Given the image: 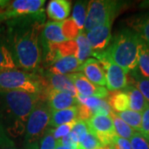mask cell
<instances>
[{"mask_svg":"<svg viewBox=\"0 0 149 149\" xmlns=\"http://www.w3.org/2000/svg\"><path fill=\"white\" fill-rule=\"evenodd\" d=\"M45 12L14 18L5 23L11 52L17 67L34 73L42 61L41 35L45 26Z\"/></svg>","mask_w":149,"mask_h":149,"instance_id":"1","label":"cell"},{"mask_svg":"<svg viewBox=\"0 0 149 149\" xmlns=\"http://www.w3.org/2000/svg\"><path fill=\"white\" fill-rule=\"evenodd\" d=\"M42 99L23 91L0 92V123L7 134L15 138L25 133L29 115Z\"/></svg>","mask_w":149,"mask_h":149,"instance_id":"2","label":"cell"},{"mask_svg":"<svg viewBox=\"0 0 149 149\" xmlns=\"http://www.w3.org/2000/svg\"><path fill=\"white\" fill-rule=\"evenodd\" d=\"M140 37L131 29H122L111 40L105 50L112 61L128 74L138 68Z\"/></svg>","mask_w":149,"mask_h":149,"instance_id":"3","label":"cell"},{"mask_svg":"<svg viewBox=\"0 0 149 149\" xmlns=\"http://www.w3.org/2000/svg\"><path fill=\"white\" fill-rule=\"evenodd\" d=\"M47 85L42 76L20 70H0V92L23 91L43 95Z\"/></svg>","mask_w":149,"mask_h":149,"instance_id":"4","label":"cell"},{"mask_svg":"<svg viewBox=\"0 0 149 149\" xmlns=\"http://www.w3.org/2000/svg\"><path fill=\"white\" fill-rule=\"evenodd\" d=\"M123 4L122 2L110 0H94L88 3L84 33L95 27L113 21Z\"/></svg>","mask_w":149,"mask_h":149,"instance_id":"5","label":"cell"},{"mask_svg":"<svg viewBox=\"0 0 149 149\" xmlns=\"http://www.w3.org/2000/svg\"><path fill=\"white\" fill-rule=\"evenodd\" d=\"M52 110L43 99L37 102L27 119L25 129V143L27 145L36 143L49 128Z\"/></svg>","mask_w":149,"mask_h":149,"instance_id":"6","label":"cell"},{"mask_svg":"<svg viewBox=\"0 0 149 149\" xmlns=\"http://www.w3.org/2000/svg\"><path fill=\"white\" fill-rule=\"evenodd\" d=\"M45 3L44 0L9 1L7 5L0 8V22L42 13Z\"/></svg>","mask_w":149,"mask_h":149,"instance_id":"7","label":"cell"},{"mask_svg":"<svg viewBox=\"0 0 149 149\" xmlns=\"http://www.w3.org/2000/svg\"><path fill=\"white\" fill-rule=\"evenodd\" d=\"M93 56H95L102 65L105 72L107 90L109 91H119L124 90L128 85V75L124 70L116 65L110 57L108 56L105 51L94 53Z\"/></svg>","mask_w":149,"mask_h":149,"instance_id":"8","label":"cell"},{"mask_svg":"<svg viewBox=\"0 0 149 149\" xmlns=\"http://www.w3.org/2000/svg\"><path fill=\"white\" fill-rule=\"evenodd\" d=\"M85 122L90 131L95 135L102 146L113 145L117 135L114 131L113 122L110 115L95 114Z\"/></svg>","mask_w":149,"mask_h":149,"instance_id":"9","label":"cell"},{"mask_svg":"<svg viewBox=\"0 0 149 149\" xmlns=\"http://www.w3.org/2000/svg\"><path fill=\"white\" fill-rule=\"evenodd\" d=\"M68 75L78 95L86 97H95L100 100H105L109 96V91L106 88L93 84L82 73L75 72Z\"/></svg>","mask_w":149,"mask_h":149,"instance_id":"10","label":"cell"},{"mask_svg":"<svg viewBox=\"0 0 149 149\" xmlns=\"http://www.w3.org/2000/svg\"><path fill=\"white\" fill-rule=\"evenodd\" d=\"M112 22L100 27H95L85 33L94 53L105 51L111 42Z\"/></svg>","mask_w":149,"mask_h":149,"instance_id":"11","label":"cell"},{"mask_svg":"<svg viewBox=\"0 0 149 149\" xmlns=\"http://www.w3.org/2000/svg\"><path fill=\"white\" fill-rule=\"evenodd\" d=\"M68 42L62 31V22H48L45 24L41 35L42 53L48 46Z\"/></svg>","mask_w":149,"mask_h":149,"instance_id":"12","label":"cell"},{"mask_svg":"<svg viewBox=\"0 0 149 149\" xmlns=\"http://www.w3.org/2000/svg\"><path fill=\"white\" fill-rule=\"evenodd\" d=\"M46 101L51 110H61L78 104L77 98L65 92L48 89L46 91Z\"/></svg>","mask_w":149,"mask_h":149,"instance_id":"13","label":"cell"},{"mask_svg":"<svg viewBox=\"0 0 149 149\" xmlns=\"http://www.w3.org/2000/svg\"><path fill=\"white\" fill-rule=\"evenodd\" d=\"M80 71L93 84L103 87L106 85L105 72L100 62L96 59H87L81 65Z\"/></svg>","mask_w":149,"mask_h":149,"instance_id":"14","label":"cell"},{"mask_svg":"<svg viewBox=\"0 0 149 149\" xmlns=\"http://www.w3.org/2000/svg\"><path fill=\"white\" fill-rule=\"evenodd\" d=\"M45 78L46 80H44V81L46 83L47 90L52 89L61 92H65L74 97L78 96V92L75 90L68 74H52L48 71L45 75Z\"/></svg>","mask_w":149,"mask_h":149,"instance_id":"15","label":"cell"},{"mask_svg":"<svg viewBox=\"0 0 149 149\" xmlns=\"http://www.w3.org/2000/svg\"><path fill=\"white\" fill-rule=\"evenodd\" d=\"M81 63L74 55L65 56L50 64L49 72L57 74H69L80 71Z\"/></svg>","mask_w":149,"mask_h":149,"instance_id":"16","label":"cell"},{"mask_svg":"<svg viewBox=\"0 0 149 149\" xmlns=\"http://www.w3.org/2000/svg\"><path fill=\"white\" fill-rule=\"evenodd\" d=\"M17 68L11 52L5 25H0V70Z\"/></svg>","mask_w":149,"mask_h":149,"instance_id":"17","label":"cell"},{"mask_svg":"<svg viewBox=\"0 0 149 149\" xmlns=\"http://www.w3.org/2000/svg\"><path fill=\"white\" fill-rule=\"evenodd\" d=\"M127 24L149 46V13L130 17L127 20Z\"/></svg>","mask_w":149,"mask_h":149,"instance_id":"18","label":"cell"},{"mask_svg":"<svg viewBox=\"0 0 149 149\" xmlns=\"http://www.w3.org/2000/svg\"><path fill=\"white\" fill-rule=\"evenodd\" d=\"M48 17L55 22L65 21L70 13V2L67 0H52L47 8Z\"/></svg>","mask_w":149,"mask_h":149,"instance_id":"19","label":"cell"},{"mask_svg":"<svg viewBox=\"0 0 149 149\" xmlns=\"http://www.w3.org/2000/svg\"><path fill=\"white\" fill-rule=\"evenodd\" d=\"M78 119V104L61 110L52 111L49 127L56 128Z\"/></svg>","mask_w":149,"mask_h":149,"instance_id":"20","label":"cell"},{"mask_svg":"<svg viewBox=\"0 0 149 149\" xmlns=\"http://www.w3.org/2000/svg\"><path fill=\"white\" fill-rule=\"evenodd\" d=\"M123 91L126 92L128 96L130 110L143 113L145 109L149 105L141 92L133 85H128Z\"/></svg>","mask_w":149,"mask_h":149,"instance_id":"21","label":"cell"},{"mask_svg":"<svg viewBox=\"0 0 149 149\" xmlns=\"http://www.w3.org/2000/svg\"><path fill=\"white\" fill-rule=\"evenodd\" d=\"M108 103L115 113H121L129 109V99L123 91H114L108 96Z\"/></svg>","mask_w":149,"mask_h":149,"instance_id":"22","label":"cell"},{"mask_svg":"<svg viewBox=\"0 0 149 149\" xmlns=\"http://www.w3.org/2000/svg\"><path fill=\"white\" fill-rule=\"evenodd\" d=\"M74 42L76 44V52L74 56L80 63L83 64L89 56H93L94 52L92 51V48L84 32H80L74 39Z\"/></svg>","mask_w":149,"mask_h":149,"instance_id":"23","label":"cell"},{"mask_svg":"<svg viewBox=\"0 0 149 149\" xmlns=\"http://www.w3.org/2000/svg\"><path fill=\"white\" fill-rule=\"evenodd\" d=\"M138 70L143 77L149 79V46L141 38L139 43Z\"/></svg>","mask_w":149,"mask_h":149,"instance_id":"24","label":"cell"},{"mask_svg":"<svg viewBox=\"0 0 149 149\" xmlns=\"http://www.w3.org/2000/svg\"><path fill=\"white\" fill-rule=\"evenodd\" d=\"M129 75V84L133 85L139 90L143 95L145 100L149 104V79L145 78L139 73L138 68L128 73Z\"/></svg>","mask_w":149,"mask_h":149,"instance_id":"25","label":"cell"},{"mask_svg":"<svg viewBox=\"0 0 149 149\" xmlns=\"http://www.w3.org/2000/svg\"><path fill=\"white\" fill-rule=\"evenodd\" d=\"M89 2L80 1L75 3L73 8V13L71 18L74 22L75 25L77 26L80 32H84L86 15H87V8H88Z\"/></svg>","mask_w":149,"mask_h":149,"instance_id":"26","label":"cell"},{"mask_svg":"<svg viewBox=\"0 0 149 149\" xmlns=\"http://www.w3.org/2000/svg\"><path fill=\"white\" fill-rule=\"evenodd\" d=\"M110 116L113 122V127H114V131H115L116 135L119 138L130 140V139L133 137V135L135 133V131L124 122L122 118L118 117L115 112L112 111Z\"/></svg>","mask_w":149,"mask_h":149,"instance_id":"27","label":"cell"},{"mask_svg":"<svg viewBox=\"0 0 149 149\" xmlns=\"http://www.w3.org/2000/svg\"><path fill=\"white\" fill-rule=\"evenodd\" d=\"M117 115L120 118H122L124 122L129 125L136 132L141 131V125H142V113L133 111L128 109L126 111L121 113H116Z\"/></svg>","mask_w":149,"mask_h":149,"instance_id":"28","label":"cell"},{"mask_svg":"<svg viewBox=\"0 0 149 149\" xmlns=\"http://www.w3.org/2000/svg\"><path fill=\"white\" fill-rule=\"evenodd\" d=\"M62 31L65 37L68 41H73L80 32L73 19L70 17L62 22Z\"/></svg>","mask_w":149,"mask_h":149,"instance_id":"29","label":"cell"},{"mask_svg":"<svg viewBox=\"0 0 149 149\" xmlns=\"http://www.w3.org/2000/svg\"><path fill=\"white\" fill-rule=\"evenodd\" d=\"M79 143L84 149H100L101 147H103L100 143L99 139L91 131H89L85 134V136L80 139Z\"/></svg>","mask_w":149,"mask_h":149,"instance_id":"30","label":"cell"},{"mask_svg":"<svg viewBox=\"0 0 149 149\" xmlns=\"http://www.w3.org/2000/svg\"><path fill=\"white\" fill-rule=\"evenodd\" d=\"M76 120L68 123L62 124V125H61V126L56 127V128H48V131L52 134L54 139H56V140H58V139H61V138H63L65 136L68 135L72 131Z\"/></svg>","mask_w":149,"mask_h":149,"instance_id":"31","label":"cell"},{"mask_svg":"<svg viewBox=\"0 0 149 149\" xmlns=\"http://www.w3.org/2000/svg\"><path fill=\"white\" fill-rule=\"evenodd\" d=\"M129 141L132 149H149V139L139 132H135Z\"/></svg>","mask_w":149,"mask_h":149,"instance_id":"32","label":"cell"},{"mask_svg":"<svg viewBox=\"0 0 149 149\" xmlns=\"http://www.w3.org/2000/svg\"><path fill=\"white\" fill-rule=\"evenodd\" d=\"M89 131H90V129H89V127H88L86 122L84 120L77 119L71 132H73L78 137L79 142H80V139H82L84 136H85V134Z\"/></svg>","mask_w":149,"mask_h":149,"instance_id":"33","label":"cell"},{"mask_svg":"<svg viewBox=\"0 0 149 149\" xmlns=\"http://www.w3.org/2000/svg\"><path fill=\"white\" fill-rule=\"evenodd\" d=\"M56 146V140L54 139L52 134L47 130V133L41 139L39 149H55Z\"/></svg>","mask_w":149,"mask_h":149,"instance_id":"34","label":"cell"},{"mask_svg":"<svg viewBox=\"0 0 149 149\" xmlns=\"http://www.w3.org/2000/svg\"><path fill=\"white\" fill-rule=\"evenodd\" d=\"M58 140L62 145L69 147L71 149H76L79 145V139L73 132H70L68 135Z\"/></svg>","mask_w":149,"mask_h":149,"instance_id":"35","label":"cell"},{"mask_svg":"<svg viewBox=\"0 0 149 149\" xmlns=\"http://www.w3.org/2000/svg\"><path fill=\"white\" fill-rule=\"evenodd\" d=\"M139 133L149 139V105L142 113V125Z\"/></svg>","mask_w":149,"mask_h":149,"instance_id":"36","label":"cell"},{"mask_svg":"<svg viewBox=\"0 0 149 149\" xmlns=\"http://www.w3.org/2000/svg\"><path fill=\"white\" fill-rule=\"evenodd\" d=\"M113 146L114 147L115 149H132L131 143H130L129 140L119 138L118 136L115 137Z\"/></svg>","mask_w":149,"mask_h":149,"instance_id":"37","label":"cell"},{"mask_svg":"<svg viewBox=\"0 0 149 149\" xmlns=\"http://www.w3.org/2000/svg\"><path fill=\"white\" fill-rule=\"evenodd\" d=\"M13 142L11 140V139L8 136V134L5 132L3 125L0 123V146H4V145H13Z\"/></svg>","mask_w":149,"mask_h":149,"instance_id":"38","label":"cell"},{"mask_svg":"<svg viewBox=\"0 0 149 149\" xmlns=\"http://www.w3.org/2000/svg\"><path fill=\"white\" fill-rule=\"evenodd\" d=\"M55 149H71L69 147H66V146H64L62 144L60 143L59 140H56V148Z\"/></svg>","mask_w":149,"mask_h":149,"instance_id":"39","label":"cell"},{"mask_svg":"<svg viewBox=\"0 0 149 149\" xmlns=\"http://www.w3.org/2000/svg\"><path fill=\"white\" fill-rule=\"evenodd\" d=\"M0 149H17L15 145H4V146H0Z\"/></svg>","mask_w":149,"mask_h":149,"instance_id":"40","label":"cell"},{"mask_svg":"<svg viewBox=\"0 0 149 149\" xmlns=\"http://www.w3.org/2000/svg\"><path fill=\"white\" fill-rule=\"evenodd\" d=\"M27 149H38L37 143H32L30 145H27Z\"/></svg>","mask_w":149,"mask_h":149,"instance_id":"41","label":"cell"},{"mask_svg":"<svg viewBox=\"0 0 149 149\" xmlns=\"http://www.w3.org/2000/svg\"><path fill=\"white\" fill-rule=\"evenodd\" d=\"M9 3V1H6V0H0V8L6 6Z\"/></svg>","mask_w":149,"mask_h":149,"instance_id":"42","label":"cell"},{"mask_svg":"<svg viewBox=\"0 0 149 149\" xmlns=\"http://www.w3.org/2000/svg\"><path fill=\"white\" fill-rule=\"evenodd\" d=\"M140 6L142 8H149V0L148 1H144V2H143Z\"/></svg>","mask_w":149,"mask_h":149,"instance_id":"43","label":"cell"},{"mask_svg":"<svg viewBox=\"0 0 149 149\" xmlns=\"http://www.w3.org/2000/svg\"><path fill=\"white\" fill-rule=\"evenodd\" d=\"M100 149H115L113 145H109V146H103Z\"/></svg>","mask_w":149,"mask_h":149,"instance_id":"44","label":"cell"},{"mask_svg":"<svg viewBox=\"0 0 149 149\" xmlns=\"http://www.w3.org/2000/svg\"><path fill=\"white\" fill-rule=\"evenodd\" d=\"M76 149H84V148H82V146L79 143V145H78V147H77V148Z\"/></svg>","mask_w":149,"mask_h":149,"instance_id":"45","label":"cell"}]
</instances>
